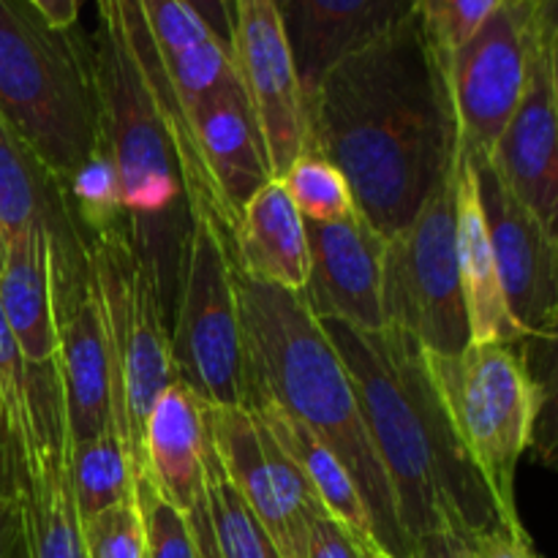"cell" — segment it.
<instances>
[{"instance_id":"6da1fadb","label":"cell","mask_w":558,"mask_h":558,"mask_svg":"<svg viewBox=\"0 0 558 558\" xmlns=\"http://www.w3.org/2000/svg\"><path fill=\"white\" fill-rule=\"evenodd\" d=\"M305 112L308 145L341 169L360 216L385 240L403 232L456 169L445 58L417 11L332 63Z\"/></svg>"},{"instance_id":"7a4b0ae2","label":"cell","mask_w":558,"mask_h":558,"mask_svg":"<svg viewBox=\"0 0 558 558\" xmlns=\"http://www.w3.org/2000/svg\"><path fill=\"white\" fill-rule=\"evenodd\" d=\"M90 44L101 142L123 183L131 243L172 319L191 213H216L223 227L227 218L202 169L191 120L158 58L140 0H96Z\"/></svg>"},{"instance_id":"3957f363","label":"cell","mask_w":558,"mask_h":558,"mask_svg":"<svg viewBox=\"0 0 558 558\" xmlns=\"http://www.w3.org/2000/svg\"><path fill=\"white\" fill-rule=\"evenodd\" d=\"M322 327L357 392L409 545L445 523L472 537L510 526L452 430L423 347L398 327L376 332L341 322H322Z\"/></svg>"},{"instance_id":"277c9868","label":"cell","mask_w":558,"mask_h":558,"mask_svg":"<svg viewBox=\"0 0 558 558\" xmlns=\"http://www.w3.org/2000/svg\"><path fill=\"white\" fill-rule=\"evenodd\" d=\"M232 267L243 332V407L276 403L325 441L363 490L381 554L409 558L412 545L398 523L390 480L330 336L298 292L254 281L234 262Z\"/></svg>"},{"instance_id":"5b68a950","label":"cell","mask_w":558,"mask_h":558,"mask_svg":"<svg viewBox=\"0 0 558 558\" xmlns=\"http://www.w3.org/2000/svg\"><path fill=\"white\" fill-rule=\"evenodd\" d=\"M0 118L69 180L101 145L90 36L31 0H0Z\"/></svg>"},{"instance_id":"8992f818","label":"cell","mask_w":558,"mask_h":558,"mask_svg":"<svg viewBox=\"0 0 558 558\" xmlns=\"http://www.w3.org/2000/svg\"><path fill=\"white\" fill-rule=\"evenodd\" d=\"M430 381L466 450L510 526L521 523L515 505L518 463L532 445L537 392L518 343H469L458 354H428Z\"/></svg>"},{"instance_id":"52a82bcc","label":"cell","mask_w":558,"mask_h":558,"mask_svg":"<svg viewBox=\"0 0 558 558\" xmlns=\"http://www.w3.org/2000/svg\"><path fill=\"white\" fill-rule=\"evenodd\" d=\"M93 287L107 332L114 381V425L129 447L136 477L145 469V425L163 390L178 381L169 347V316L129 229L90 240Z\"/></svg>"},{"instance_id":"ba28073f","label":"cell","mask_w":558,"mask_h":558,"mask_svg":"<svg viewBox=\"0 0 558 558\" xmlns=\"http://www.w3.org/2000/svg\"><path fill=\"white\" fill-rule=\"evenodd\" d=\"M229 240L216 213H191L183 276L169 319L178 381L210 407H243V332Z\"/></svg>"},{"instance_id":"9c48e42d","label":"cell","mask_w":558,"mask_h":558,"mask_svg":"<svg viewBox=\"0 0 558 558\" xmlns=\"http://www.w3.org/2000/svg\"><path fill=\"white\" fill-rule=\"evenodd\" d=\"M381 303L387 327L412 336L423 352L458 354L472 343L456 256V169L387 240Z\"/></svg>"},{"instance_id":"30bf717a","label":"cell","mask_w":558,"mask_h":558,"mask_svg":"<svg viewBox=\"0 0 558 558\" xmlns=\"http://www.w3.org/2000/svg\"><path fill=\"white\" fill-rule=\"evenodd\" d=\"M539 49L532 3H507L445 60L458 156H488L515 118Z\"/></svg>"},{"instance_id":"8fae6325","label":"cell","mask_w":558,"mask_h":558,"mask_svg":"<svg viewBox=\"0 0 558 558\" xmlns=\"http://www.w3.org/2000/svg\"><path fill=\"white\" fill-rule=\"evenodd\" d=\"M210 447L243 505L281 558H308L311 532L325 512L292 458L245 407L202 403Z\"/></svg>"},{"instance_id":"7c38bea8","label":"cell","mask_w":558,"mask_h":558,"mask_svg":"<svg viewBox=\"0 0 558 558\" xmlns=\"http://www.w3.org/2000/svg\"><path fill=\"white\" fill-rule=\"evenodd\" d=\"M33 430L20 456V501L25 558H87L71 485L58 363L31 365Z\"/></svg>"},{"instance_id":"4fadbf2b","label":"cell","mask_w":558,"mask_h":558,"mask_svg":"<svg viewBox=\"0 0 558 558\" xmlns=\"http://www.w3.org/2000/svg\"><path fill=\"white\" fill-rule=\"evenodd\" d=\"M232 65L281 178L308 145V112L278 0H234Z\"/></svg>"},{"instance_id":"5bb4252c","label":"cell","mask_w":558,"mask_h":558,"mask_svg":"<svg viewBox=\"0 0 558 558\" xmlns=\"http://www.w3.org/2000/svg\"><path fill=\"white\" fill-rule=\"evenodd\" d=\"M38 229L52 248L54 314L90 289V240L71 210L65 183L0 118V238Z\"/></svg>"},{"instance_id":"9a60e30c","label":"cell","mask_w":558,"mask_h":558,"mask_svg":"<svg viewBox=\"0 0 558 558\" xmlns=\"http://www.w3.org/2000/svg\"><path fill=\"white\" fill-rule=\"evenodd\" d=\"M466 158L477 180L507 305L526 336L548 330L558 322V240L507 191L485 153Z\"/></svg>"},{"instance_id":"2e32d148","label":"cell","mask_w":558,"mask_h":558,"mask_svg":"<svg viewBox=\"0 0 558 558\" xmlns=\"http://www.w3.org/2000/svg\"><path fill=\"white\" fill-rule=\"evenodd\" d=\"M308 281L303 303L319 322H341L354 330H385V245L387 240L352 213L341 221H305Z\"/></svg>"},{"instance_id":"e0dca14e","label":"cell","mask_w":558,"mask_h":558,"mask_svg":"<svg viewBox=\"0 0 558 558\" xmlns=\"http://www.w3.org/2000/svg\"><path fill=\"white\" fill-rule=\"evenodd\" d=\"M207 466L210 439L202 401L183 381H172L153 403L147 417L142 477L163 501L183 512L199 558H216V537L207 507Z\"/></svg>"},{"instance_id":"ac0fdd59","label":"cell","mask_w":558,"mask_h":558,"mask_svg":"<svg viewBox=\"0 0 558 558\" xmlns=\"http://www.w3.org/2000/svg\"><path fill=\"white\" fill-rule=\"evenodd\" d=\"M196 153L227 218L229 234L245 202L272 180L267 147L238 74H229L189 109Z\"/></svg>"},{"instance_id":"d6986e66","label":"cell","mask_w":558,"mask_h":558,"mask_svg":"<svg viewBox=\"0 0 558 558\" xmlns=\"http://www.w3.org/2000/svg\"><path fill=\"white\" fill-rule=\"evenodd\" d=\"M488 158L507 191L558 240V101L543 44L526 96Z\"/></svg>"},{"instance_id":"ffe728a7","label":"cell","mask_w":558,"mask_h":558,"mask_svg":"<svg viewBox=\"0 0 558 558\" xmlns=\"http://www.w3.org/2000/svg\"><path fill=\"white\" fill-rule=\"evenodd\" d=\"M58 376L69 445H85L114 425V381L101 305L90 283L80 300L58 308Z\"/></svg>"},{"instance_id":"44dd1931","label":"cell","mask_w":558,"mask_h":558,"mask_svg":"<svg viewBox=\"0 0 558 558\" xmlns=\"http://www.w3.org/2000/svg\"><path fill=\"white\" fill-rule=\"evenodd\" d=\"M278 9L308 98L332 63L407 22L417 0H278Z\"/></svg>"},{"instance_id":"7402d4cb","label":"cell","mask_w":558,"mask_h":558,"mask_svg":"<svg viewBox=\"0 0 558 558\" xmlns=\"http://www.w3.org/2000/svg\"><path fill=\"white\" fill-rule=\"evenodd\" d=\"M456 256L472 343H518L526 332L507 305L494 245L466 156L456 158Z\"/></svg>"},{"instance_id":"603a6c76","label":"cell","mask_w":558,"mask_h":558,"mask_svg":"<svg viewBox=\"0 0 558 558\" xmlns=\"http://www.w3.org/2000/svg\"><path fill=\"white\" fill-rule=\"evenodd\" d=\"M229 254L254 281L303 292L308 281V234L305 218L281 180L272 178L245 202L232 227Z\"/></svg>"},{"instance_id":"cb8c5ba5","label":"cell","mask_w":558,"mask_h":558,"mask_svg":"<svg viewBox=\"0 0 558 558\" xmlns=\"http://www.w3.org/2000/svg\"><path fill=\"white\" fill-rule=\"evenodd\" d=\"M0 308L25 354L27 365H49L58 357L52 248L38 229L5 243L0 270Z\"/></svg>"},{"instance_id":"d4e9b609","label":"cell","mask_w":558,"mask_h":558,"mask_svg":"<svg viewBox=\"0 0 558 558\" xmlns=\"http://www.w3.org/2000/svg\"><path fill=\"white\" fill-rule=\"evenodd\" d=\"M245 409L259 420V425L270 434V439L276 441V445L292 458L294 466L303 472V477L308 480L311 490H314L316 499L322 501L327 515L336 518V521L341 523L343 529H349L360 543L379 550L374 537V521H371L363 490L354 483L352 472L338 461L336 452H332L325 441L316 439L300 420H294L292 414L283 412L276 403L256 401L248 403Z\"/></svg>"},{"instance_id":"484cf974","label":"cell","mask_w":558,"mask_h":558,"mask_svg":"<svg viewBox=\"0 0 558 558\" xmlns=\"http://www.w3.org/2000/svg\"><path fill=\"white\" fill-rule=\"evenodd\" d=\"M156 52L178 90L185 114L199 96L234 71L205 22L180 0H140Z\"/></svg>"},{"instance_id":"4316f807","label":"cell","mask_w":558,"mask_h":558,"mask_svg":"<svg viewBox=\"0 0 558 558\" xmlns=\"http://www.w3.org/2000/svg\"><path fill=\"white\" fill-rule=\"evenodd\" d=\"M71 485L80 521L114 505L134 501L136 469L118 428L104 430L85 445L71 447Z\"/></svg>"},{"instance_id":"83f0119b","label":"cell","mask_w":558,"mask_h":558,"mask_svg":"<svg viewBox=\"0 0 558 558\" xmlns=\"http://www.w3.org/2000/svg\"><path fill=\"white\" fill-rule=\"evenodd\" d=\"M65 183L71 210L80 221L87 240L112 229H129V216L123 205V183L112 153L101 145L90 153L85 163Z\"/></svg>"},{"instance_id":"f1b7e54d","label":"cell","mask_w":558,"mask_h":558,"mask_svg":"<svg viewBox=\"0 0 558 558\" xmlns=\"http://www.w3.org/2000/svg\"><path fill=\"white\" fill-rule=\"evenodd\" d=\"M278 180L305 221H341L357 213L349 180L316 147L305 145Z\"/></svg>"},{"instance_id":"f546056e","label":"cell","mask_w":558,"mask_h":558,"mask_svg":"<svg viewBox=\"0 0 558 558\" xmlns=\"http://www.w3.org/2000/svg\"><path fill=\"white\" fill-rule=\"evenodd\" d=\"M207 507H210L213 537H216V558H281L223 474L213 447L210 466H207Z\"/></svg>"},{"instance_id":"4dcf8cb0","label":"cell","mask_w":558,"mask_h":558,"mask_svg":"<svg viewBox=\"0 0 558 558\" xmlns=\"http://www.w3.org/2000/svg\"><path fill=\"white\" fill-rule=\"evenodd\" d=\"M529 376L537 392V412H534L532 445L545 469H558V322L543 332H529L518 341Z\"/></svg>"},{"instance_id":"1f68e13d","label":"cell","mask_w":558,"mask_h":558,"mask_svg":"<svg viewBox=\"0 0 558 558\" xmlns=\"http://www.w3.org/2000/svg\"><path fill=\"white\" fill-rule=\"evenodd\" d=\"M0 414L16 447V456H22V447L31 439L33 430L31 365L5 322L3 308H0Z\"/></svg>"},{"instance_id":"d6a6232c","label":"cell","mask_w":558,"mask_h":558,"mask_svg":"<svg viewBox=\"0 0 558 558\" xmlns=\"http://www.w3.org/2000/svg\"><path fill=\"white\" fill-rule=\"evenodd\" d=\"M505 0H417V16L441 58L469 41Z\"/></svg>"},{"instance_id":"836d02e7","label":"cell","mask_w":558,"mask_h":558,"mask_svg":"<svg viewBox=\"0 0 558 558\" xmlns=\"http://www.w3.org/2000/svg\"><path fill=\"white\" fill-rule=\"evenodd\" d=\"M134 499L140 507L142 529H145L147 558H199L183 512L163 501L145 477H136Z\"/></svg>"},{"instance_id":"e575fe53","label":"cell","mask_w":558,"mask_h":558,"mask_svg":"<svg viewBox=\"0 0 558 558\" xmlns=\"http://www.w3.org/2000/svg\"><path fill=\"white\" fill-rule=\"evenodd\" d=\"M82 537L87 558H147L136 499L82 521Z\"/></svg>"},{"instance_id":"d590c367","label":"cell","mask_w":558,"mask_h":558,"mask_svg":"<svg viewBox=\"0 0 558 558\" xmlns=\"http://www.w3.org/2000/svg\"><path fill=\"white\" fill-rule=\"evenodd\" d=\"M379 550L360 543L349 529H343L336 518L322 512L314 523L308 545V558H376Z\"/></svg>"},{"instance_id":"8d00e7d4","label":"cell","mask_w":558,"mask_h":558,"mask_svg":"<svg viewBox=\"0 0 558 558\" xmlns=\"http://www.w3.org/2000/svg\"><path fill=\"white\" fill-rule=\"evenodd\" d=\"M477 558H539L529 532L521 526H496L472 537Z\"/></svg>"},{"instance_id":"74e56055","label":"cell","mask_w":558,"mask_h":558,"mask_svg":"<svg viewBox=\"0 0 558 558\" xmlns=\"http://www.w3.org/2000/svg\"><path fill=\"white\" fill-rule=\"evenodd\" d=\"M409 558H477V556H474V548H472V534L452 526V523H445V526L434 529V532L414 539Z\"/></svg>"},{"instance_id":"f35d334b","label":"cell","mask_w":558,"mask_h":558,"mask_svg":"<svg viewBox=\"0 0 558 558\" xmlns=\"http://www.w3.org/2000/svg\"><path fill=\"white\" fill-rule=\"evenodd\" d=\"M185 9L194 11L207 31L216 36L223 52L232 58V41H234V0H180Z\"/></svg>"},{"instance_id":"ab89813d","label":"cell","mask_w":558,"mask_h":558,"mask_svg":"<svg viewBox=\"0 0 558 558\" xmlns=\"http://www.w3.org/2000/svg\"><path fill=\"white\" fill-rule=\"evenodd\" d=\"M25 543L20 494H0V558H16Z\"/></svg>"},{"instance_id":"60d3db41","label":"cell","mask_w":558,"mask_h":558,"mask_svg":"<svg viewBox=\"0 0 558 558\" xmlns=\"http://www.w3.org/2000/svg\"><path fill=\"white\" fill-rule=\"evenodd\" d=\"M0 494H20V456L0 414Z\"/></svg>"},{"instance_id":"b9f144b4","label":"cell","mask_w":558,"mask_h":558,"mask_svg":"<svg viewBox=\"0 0 558 558\" xmlns=\"http://www.w3.org/2000/svg\"><path fill=\"white\" fill-rule=\"evenodd\" d=\"M534 22H537L539 44L548 58H558V0H543L534 5Z\"/></svg>"},{"instance_id":"7bdbcfd3","label":"cell","mask_w":558,"mask_h":558,"mask_svg":"<svg viewBox=\"0 0 558 558\" xmlns=\"http://www.w3.org/2000/svg\"><path fill=\"white\" fill-rule=\"evenodd\" d=\"M52 25L74 27L80 25V0H31Z\"/></svg>"},{"instance_id":"ee69618b","label":"cell","mask_w":558,"mask_h":558,"mask_svg":"<svg viewBox=\"0 0 558 558\" xmlns=\"http://www.w3.org/2000/svg\"><path fill=\"white\" fill-rule=\"evenodd\" d=\"M550 80H554V93L558 101V58H550Z\"/></svg>"},{"instance_id":"f6af8a7d","label":"cell","mask_w":558,"mask_h":558,"mask_svg":"<svg viewBox=\"0 0 558 558\" xmlns=\"http://www.w3.org/2000/svg\"><path fill=\"white\" fill-rule=\"evenodd\" d=\"M3 259H5V243L3 238H0V270H3Z\"/></svg>"},{"instance_id":"bcb514c9","label":"cell","mask_w":558,"mask_h":558,"mask_svg":"<svg viewBox=\"0 0 558 558\" xmlns=\"http://www.w3.org/2000/svg\"><path fill=\"white\" fill-rule=\"evenodd\" d=\"M507 3H532V5H539L543 0H507Z\"/></svg>"},{"instance_id":"7dc6e473","label":"cell","mask_w":558,"mask_h":558,"mask_svg":"<svg viewBox=\"0 0 558 558\" xmlns=\"http://www.w3.org/2000/svg\"><path fill=\"white\" fill-rule=\"evenodd\" d=\"M16 558H25V545H22V554H20V556H16Z\"/></svg>"},{"instance_id":"c3c4849f","label":"cell","mask_w":558,"mask_h":558,"mask_svg":"<svg viewBox=\"0 0 558 558\" xmlns=\"http://www.w3.org/2000/svg\"><path fill=\"white\" fill-rule=\"evenodd\" d=\"M376 558H390V556H385V554H379V556H376Z\"/></svg>"}]
</instances>
